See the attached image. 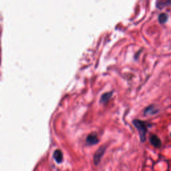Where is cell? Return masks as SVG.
<instances>
[{"label": "cell", "mask_w": 171, "mask_h": 171, "mask_svg": "<svg viewBox=\"0 0 171 171\" xmlns=\"http://www.w3.org/2000/svg\"><path fill=\"white\" fill-rule=\"evenodd\" d=\"M133 124L135 125V126L139 132L140 141L142 143H144V142L146 141V139H147L148 127L151 126V124H149L148 122H146L144 121L139 119H135L133 120Z\"/></svg>", "instance_id": "cell-1"}, {"label": "cell", "mask_w": 171, "mask_h": 171, "mask_svg": "<svg viewBox=\"0 0 171 171\" xmlns=\"http://www.w3.org/2000/svg\"><path fill=\"white\" fill-rule=\"evenodd\" d=\"M106 147L105 146H101V147L97 150L96 152H95L94 155V162L96 165H98L100 164L101 158L106 151Z\"/></svg>", "instance_id": "cell-2"}, {"label": "cell", "mask_w": 171, "mask_h": 171, "mask_svg": "<svg viewBox=\"0 0 171 171\" xmlns=\"http://www.w3.org/2000/svg\"><path fill=\"white\" fill-rule=\"evenodd\" d=\"M86 142L87 144L88 145H95L98 143L99 140L96 135L92 133V134L89 135L86 137Z\"/></svg>", "instance_id": "cell-3"}, {"label": "cell", "mask_w": 171, "mask_h": 171, "mask_svg": "<svg viewBox=\"0 0 171 171\" xmlns=\"http://www.w3.org/2000/svg\"><path fill=\"white\" fill-rule=\"evenodd\" d=\"M150 143L156 148H160L162 145L160 139L155 135H152L150 136Z\"/></svg>", "instance_id": "cell-4"}, {"label": "cell", "mask_w": 171, "mask_h": 171, "mask_svg": "<svg viewBox=\"0 0 171 171\" xmlns=\"http://www.w3.org/2000/svg\"><path fill=\"white\" fill-rule=\"evenodd\" d=\"M158 110L156 108L155 106L154 105H151L148 106L147 108H146V109L144 110V114L146 116H148V115H153L158 113Z\"/></svg>", "instance_id": "cell-5"}, {"label": "cell", "mask_w": 171, "mask_h": 171, "mask_svg": "<svg viewBox=\"0 0 171 171\" xmlns=\"http://www.w3.org/2000/svg\"><path fill=\"white\" fill-rule=\"evenodd\" d=\"M112 94H113V92H108L103 94L100 98V102L101 104L107 103L111 98Z\"/></svg>", "instance_id": "cell-6"}, {"label": "cell", "mask_w": 171, "mask_h": 171, "mask_svg": "<svg viewBox=\"0 0 171 171\" xmlns=\"http://www.w3.org/2000/svg\"><path fill=\"white\" fill-rule=\"evenodd\" d=\"M53 158L58 163H61L63 161V153L60 150H56L53 153Z\"/></svg>", "instance_id": "cell-7"}, {"label": "cell", "mask_w": 171, "mask_h": 171, "mask_svg": "<svg viewBox=\"0 0 171 171\" xmlns=\"http://www.w3.org/2000/svg\"><path fill=\"white\" fill-rule=\"evenodd\" d=\"M156 7L159 8V9H162L165 6H171V0H169V1H158L156 3Z\"/></svg>", "instance_id": "cell-8"}, {"label": "cell", "mask_w": 171, "mask_h": 171, "mask_svg": "<svg viewBox=\"0 0 171 171\" xmlns=\"http://www.w3.org/2000/svg\"><path fill=\"white\" fill-rule=\"evenodd\" d=\"M168 15L165 13H162L158 16V21H159L160 24H165L168 20Z\"/></svg>", "instance_id": "cell-9"}, {"label": "cell", "mask_w": 171, "mask_h": 171, "mask_svg": "<svg viewBox=\"0 0 171 171\" xmlns=\"http://www.w3.org/2000/svg\"><path fill=\"white\" fill-rule=\"evenodd\" d=\"M170 136H171V133H170Z\"/></svg>", "instance_id": "cell-10"}]
</instances>
